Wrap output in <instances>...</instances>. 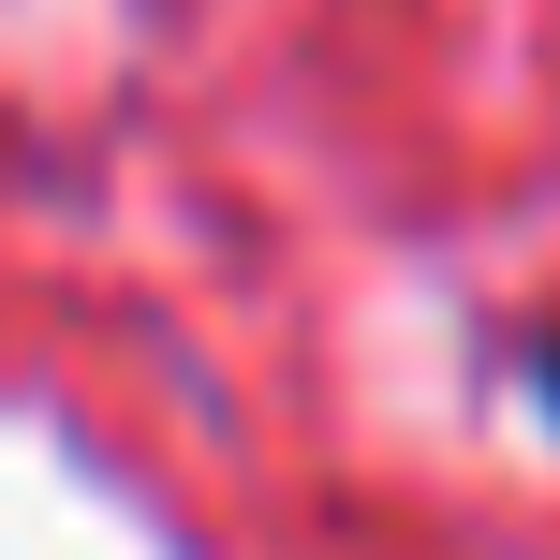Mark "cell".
<instances>
[{"label":"cell","instance_id":"1","mask_svg":"<svg viewBox=\"0 0 560 560\" xmlns=\"http://www.w3.org/2000/svg\"><path fill=\"white\" fill-rule=\"evenodd\" d=\"M532 398H546V428H560V310L532 325Z\"/></svg>","mask_w":560,"mask_h":560}]
</instances>
